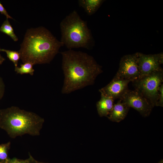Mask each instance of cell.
<instances>
[{"label":"cell","instance_id":"cell-11","mask_svg":"<svg viewBox=\"0 0 163 163\" xmlns=\"http://www.w3.org/2000/svg\"><path fill=\"white\" fill-rule=\"evenodd\" d=\"M114 100L101 95L100 99L96 103V107L99 116L107 117L112 110Z\"/></svg>","mask_w":163,"mask_h":163},{"label":"cell","instance_id":"cell-7","mask_svg":"<svg viewBox=\"0 0 163 163\" xmlns=\"http://www.w3.org/2000/svg\"><path fill=\"white\" fill-rule=\"evenodd\" d=\"M129 107L138 111L142 116L147 117L150 114L153 107L148 101L136 90H129L120 99Z\"/></svg>","mask_w":163,"mask_h":163},{"label":"cell","instance_id":"cell-14","mask_svg":"<svg viewBox=\"0 0 163 163\" xmlns=\"http://www.w3.org/2000/svg\"><path fill=\"white\" fill-rule=\"evenodd\" d=\"M33 65L30 62H26L21 64L20 67H15L14 71L17 74L21 75L29 74L33 75L34 70L33 68Z\"/></svg>","mask_w":163,"mask_h":163},{"label":"cell","instance_id":"cell-20","mask_svg":"<svg viewBox=\"0 0 163 163\" xmlns=\"http://www.w3.org/2000/svg\"><path fill=\"white\" fill-rule=\"evenodd\" d=\"M0 12L1 14L5 15L7 19L9 18L13 19V18L11 16L8 14L6 10L4 8L2 4L0 2Z\"/></svg>","mask_w":163,"mask_h":163},{"label":"cell","instance_id":"cell-22","mask_svg":"<svg viewBox=\"0 0 163 163\" xmlns=\"http://www.w3.org/2000/svg\"><path fill=\"white\" fill-rule=\"evenodd\" d=\"M33 163H45V162L39 161L36 160V159H35L34 158L33 161Z\"/></svg>","mask_w":163,"mask_h":163},{"label":"cell","instance_id":"cell-13","mask_svg":"<svg viewBox=\"0 0 163 163\" xmlns=\"http://www.w3.org/2000/svg\"><path fill=\"white\" fill-rule=\"evenodd\" d=\"M0 31L10 37L14 41L18 40V37L15 34L8 19H6L2 24L0 27Z\"/></svg>","mask_w":163,"mask_h":163},{"label":"cell","instance_id":"cell-17","mask_svg":"<svg viewBox=\"0 0 163 163\" xmlns=\"http://www.w3.org/2000/svg\"><path fill=\"white\" fill-rule=\"evenodd\" d=\"M34 158L29 153V157L26 159H21L16 158L10 159L9 158L8 160V163H33Z\"/></svg>","mask_w":163,"mask_h":163},{"label":"cell","instance_id":"cell-21","mask_svg":"<svg viewBox=\"0 0 163 163\" xmlns=\"http://www.w3.org/2000/svg\"><path fill=\"white\" fill-rule=\"evenodd\" d=\"M0 52L1 48H0ZM5 60V59L1 55L0 53V65H1Z\"/></svg>","mask_w":163,"mask_h":163},{"label":"cell","instance_id":"cell-10","mask_svg":"<svg viewBox=\"0 0 163 163\" xmlns=\"http://www.w3.org/2000/svg\"><path fill=\"white\" fill-rule=\"evenodd\" d=\"M129 108L119 100L113 104L112 109L107 117L112 121L119 122L125 118Z\"/></svg>","mask_w":163,"mask_h":163},{"label":"cell","instance_id":"cell-18","mask_svg":"<svg viewBox=\"0 0 163 163\" xmlns=\"http://www.w3.org/2000/svg\"><path fill=\"white\" fill-rule=\"evenodd\" d=\"M159 94L157 101L155 106H163V84L162 83L160 85L159 89Z\"/></svg>","mask_w":163,"mask_h":163},{"label":"cell","instance_id":"cell-3","mask_svg":"<svg viewBox=\"0 0 163 163\" xmlns=\"http://www.w3.org/2000/svg\"><path fill=\"white\" fill-rule=\"evenodd\" d=\"M44 119L36 113L12 106L0 110V128L11 138L40 135Z\"/></svg>","mask_w":163,"mask_h":163},{"label":"cell","instance_id":"cell-12","mask_svg":"<svg viewBox=\"0 0 163 163\" xmlns=\"http://www.w3.org/2000/svg\"><path fill=\"white\" fill-rule=\"evenodd\" d=\"M105 0H79L78 2L80 7L82 8L89 16L94 14Z\"/></svg>","mask_w":163,"mask_h":163},{"label":"cell","instance_id":"cell-15","mask_svg":"<svg viewBox=\"0 0 163 163\" xmlns=\"http://www.w3.org/2000/svg\"><path fill=\"white\" fill-rule=\"evenodd\" d=\"M1 51L4 52L6 54L8 58L14 63L15 67L17 66L18 62L20 59L19 52L1 49Z\"/></svg>","mask_w":163,"mask_h":163},{"label":"cell","instance_id":"cell-19","mask_svg":"<svg viewBox=\"0 0 163 163\" xmlns=\"http://www.w3.org/2000/svg\"><path fill=\"white\" fill-rule=\"evenodd\" d=\"M5 91V85L3 80L0 76V101L4 96Z\"/></svg>","mask_w":163,"mask_h":163},{"label":"cell","instance_id":"cell-24","mask_svg":"<svg viewBox=\"0 0 163 163\" xmlns=\"http://www.w3.org/2000/svg\"><path fill=\"white\" fill-rule=\"evenodd\" d=\"M157 163H163V161L162 159H161L160 161L158 162Z\"/></svg>","mask_w":163,"mask_h":163},{"label":"cell","instance_id":"cell-6","mask_svg":"<svg viewBox=\"0 0 163 163\" xmlns=\"http://www.w3.org/2000/svg\"><path fill=\"white\" fill-rule=\"evenodd\" d=\"M115 76L132 82L139 78L138 52L124 55L121 58Z\"/></svg>","mask_w":163,"mask_h":163},{"label":"cell","instance_id":"cell-9","mask_svg":"<svg viewBox=\"0 0 163 163\" xmlns=\"http://www.w3.org/2000/svg\"><path fill=\"white\" fill-rule=\"evenodd\" d=\"M130 81L115 76L111 82L99 90L101 95L114 100L121 99L128 90V85Z\"/></svg>","mask_w":163,"mask_h":163},{"label":"cell","instance_id":"cell-1","mask_svg":"<svg viewBox=\"0 0 163 163\" xmlns=\"http://www.w3.org/2000/svg\"><path fill=\"white\" fill-rule=\"evenodd\" d=\"M60 53L64 75L62 94L70 93L93 85L97 76L103 72L101 66L87 53L72 50Z\"/></svg>","mask_w":163,"mask_h":163},{"label":"cell","instance_id":"cell-16","mask_svg":"<svg viewBox=\"0 0 163 163\" xmlns=\"http://www.w3.org/2000/svg\"><path fill=\"white\" fill-rule=\"evenodd\" d=\"M10 142L0 144V160H4L8 159V153L11 147Z\"/></svg>","mask_w":163,"mask_h":163},{"label":"cell","instance_id":"cell-8","mask_svg":"<svg viewBox=\"0 0 163 163\" xmlns=\"http://www.w3.org/2000/svg\"><path fill=\"white\" fill-rule=\"evenodd\" d=\"M138 55L139 77L163 70L161 66L163 63V52L154 54H145L138 52Z\"/></svg>","mask_w":163,"mask_h":163},{"label":"cell","instance_id":"cell-23","mask_svg":"<svg viewBox=\"0 0 163 163\" xmlns=\"http://www.w3.org/2000/svg\"><path fill=\"white\" fill-rule=\"evenodd\" d=\"M8 159L0 161V163H8Z\"/></svg>","mask_w":163,"mask_h":163},{"label":"cell","instance_id":"cell-5","mask_svg":"<svg viewBox=\"0 0 163 163\" xmlns=\"http://www.w3.org/2000/svg\"><path fill=\"white\" fill-rule=\"evenodd\" d=\"M163 80V71L162 70L140 77L132 82L135 90L139 92L153 108L157 102L159 88Z\"/></svg>","mask_w":163,"mask_h":163},{"label":"cell","instance_id":"cell-2","mask_svg":"<svg viewBox=\"0 0 163 163\" xmlns=\"http://www.w3.org/2000/svg\"><path fill=\"white\" fill-rule=\"evenodd\" d=\"M64 46L46 28L28 29L19 51L23 63H49Z\"/></svg>","mask_w":163,"mask_h":163},{"label":"cell","instance_id":"cell-4","mask_svg":"<svg viewBox=\"0 0 163 163\" xmlns=\"http://www.w3.org/2000/svg\"><path fill=\"white\" fill-rule=\"evenodd\" d=\"M61 41L69 50L83 48L91 49L94 41L87 22L82 20L75 10L66 16L60 24Z\"/></svg>","mask_w":163,"mask_h":163}]
</instances>
